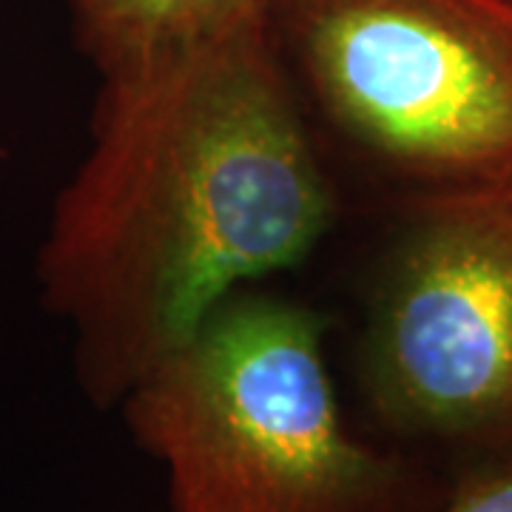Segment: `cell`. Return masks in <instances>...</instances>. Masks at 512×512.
Here are the masks:
<instances>
[{
  "label": "cell",
  "instance_id": "4",
  "mask_svg": "<svg viewBox=\"0 0 512 512\" xmlns=\"http://www.w3.org/2000/svg\"><path fill=\"white\" fill-rule=\"evenodd\" d=\"M390 205L356 390L376 439L453 484L512 461V174Z\"/></svg>",
  "mask_w": 512,
  "mask_h": 512
},
{
  "label": "cell",
  "instance_id": "3",
  "mask_svg": "<svg viewBox=\"0 0 512 512\" xmlns=\"http://www.w3.org/2000/svg\"><path fill=\"white\" fill-rule=\"evenodd\" d=\"M319 146L404 200L512 174V0H274Z\"/></svg>",
  "mask_w": 512,
  "mask_h": 512
},
{
  "label": "cell",
  "instance_id": "1",
  "mask_svg": "<svg viewBox=\"0 0 512 512\" xmlns=\"http://www.w3.org/2000/svg\"><path fill=\"white\" fill-rule=\"evenodd\" d=\"M339 211L271 20L106 80L37 259L46 308L74 330L83 393L120 407L231 293L305 262Z\"/></svg>",
  "mask_w": 512,
  "mask_h": 512
},
{
  "label": "cell",
  "instance_id": "5",
  "mask_svg": "<svg viewBox=\"0 0 512 512\" xmlns=\"http://www.w3.org/2000/svg\"><path fill=\"white\" fill-rule=\"evenodd\" d=\"M69 9L77 49L106 83L157 72L268 23L274 0H69Z\"/></svg>",
  "mask_w": 512,
  "mask_h": 512
},
{
  "label": "cell",
  "instance_id": "2",
  "mask_svg": "<svg viewBox=\"0 0 512 512\" xmlns=\"http://www.w3.org/2000/svg\"><path fill=\"white\" fill-rule=\"evenodd\" d=\"M325 316L237 291L120 402L163 464L171 512H439L450 478L356 436L325 356Z\"/></svg>",
  "mask_w": 512,
  "mask_h": 512
},
{
  "label": "cell",
  "instance_id": "6",
  "mask_svg": "<svg viewBox=\"0 0 512 512\" xmlns=\"http://www.w3.org/2000/svg\"><path fill=\"white\" fill-rule=\"evenodd\" d=\"M439 512H512V461L453 478Z\"/></svg>",
  "mask_w": 512,
  "mask_h": 512
}]
</instances>
